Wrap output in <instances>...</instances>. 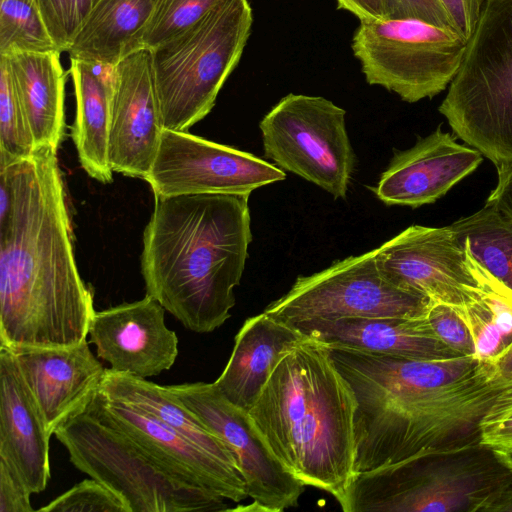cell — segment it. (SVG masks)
Returning <instances> with one entry per match:
<instances>
[{
	"label": "cell",
	"instance_id": "6da1fadb",
	"mask_svg": "<svg viewBox=\"0 0 512 512\" xmlns=\"http://www.w3.org/2000/svg\"><path fill=\"white\" fill-rule=\"evenodd\" d=\"M13 202L0 225V346L62 348L87 339L93 292L74 257L57 151L43 146L0 164Z\"/></svg>",
	"mask_w": 512,
	"mask_h": 512
},
{
	"label": "cell",
	"instance_id": "7a4b0ae2",
	"mask_svg": "<svg viewBox=\"0 0 512 512\" xmlns=\"http://www.w3.org/2000/svg\"><path fill=\"white\" fill-rule=\"evenodd\" d=\"M329 350L358 402L357 474L481 444V421L503 388L491 362Z\"/></svg>",
	"mask_w": 512,
	"mask_h": 512
},
{
	"label": "cell",
	"instance_id": "3957f363",
	"mask_svg": "<svg viewBox=\"0 0 512 512\" xmlns=\"http://www.w3.org/2000/svg\"><path fill=\"white\" fill-rule=\"evenodd\" d=\"M249 196H154L141 254L146 294L190 331L212 332L231 316L252 241Z\"/></svg>",
	"mask_w": 512,
	"mask_h": 512
},
{
	"label": "cell",
	"instance_id": "277c9868",
	"mask_svg": "<svg viewBox=\"0 0 512 512\" xmlns=\"http://www.w3.org/2000/svg\"><path fill=\"white\" fill-rule=\"evenodd\" d=\"M357 407L329 348L306 336L282 358L248 413L290 473L340 503L357 475Z\"/></svg>",
	"mask_w": 512,
	"mask_h": 512
},
{
	"label": "cell",
	"instance_id": "5b68a950",
	"mask_svg": "<svg viewBox=\"0 0 512 512\" xmlns=\"http://www.w3.org/2000/svg\"><path fill=\"white\" fill-rule=\"evenodd\" d=\"M512 471L483 444L427 454L358 473L345 512H484Z\"/></svg>",
	"mask_w": 512,
	"mask_h": 512
},
{
	"label": "cell",
	"instance_id": "8992f818",
	"mask_svg": "<svg viewBox=\"0 0 512 512\" xmlns=\"http://www.w3.org/2000/svg\"><path fill=\"white\" fill-rule=\"evenodd\" d=\"M247 0H223L198 22L151 50L163 129L188 131L215 105L250 34Z\"/></svg>",
	"mask_w": 512,
	"mask_h": 512
},
{
	"label": "cell",
	"instance_id": "52a82bcc",
	"mask_svg": "<svg viewBox=\"0 0 512 512\" xmlns=\"http://www.w3.org/2000/svg\"><path fill=\"white\" fill-rule=\"evenodd\" d=\"M439 112L496 168L512 163V0H485Z\"/></svg>",
	"mask_w": 512,
	"mask_h": 512
},
{
	"label": "cell",
	"instance_id": "ba28073f",
	"mask_svg": "<svg viewBox=\"0 0 512 512\" xmlns=\"http://www.w3.org/2000/svg\"><path fill=\"white\" fill-rule=\"evenodd\" d=\"M70 462L115 492L129 512H221L226 499L187 482L92 408L54 431Z\"/></svg>",
	"mask_w": 512,
	"mask_h": 512
},
{
	"label": "cell",
	"instance_id": "9c48e42d",
	"mask_svg": "<svg viewBox=\"0 0 512 512\" xmlns=\"http://www.w3.org/2000/svg\"><path fill=\"white\" fill-rule=\"evenodd\" d=\"M467 40L417 19L360 20L352 50L370 85L414 103L444 91L456 75Z\"/></svg>",
	"mask_w": 512,
	"mask_h": 512
},
{
	"label": "cell",
	"instance_id": "30bf717a",
	"mask_svg": "<svg viewBox=\"0 0 512 512\" xmlns=\"http://www.w3.org/2000/svg\"><path fill=\"white\" fill-rule=\"evenodd\" d=\"M345 116L324 97L290 93L259 123L264 155L334 199H345L356 164Z\"/></svg>",
	"mask_w": 512,
	"mask_h": 512
},
{
	"label": "cell",
	"instance_id": "8fae6325",
	"mask_svg": "<svg viewBox=\"0 0 512 512\" xmlns=\"http://www.w3.org/2000/svg\"><path fill=\"white\" fill-rule=\"evenodd\" d=\"M431 301L401 290L380 273L374 250L334 262L326 269L299 276L290 290L264 312L294 325L348 317L427 316Z\"/></svg>",
	"mask_w": 512,
	"mask_h": 512
},
{
	"label": "cell",
	"instance_id": "7c38bea8",
	"mask_svg": "<svg viewBox=\"0 0 512 512\" xmlns=\"http://www.w3.org/2000/svg\"><path fill=\"white\" fill-rule=\"evenodd\" d=\"M233 454L253 502L228 511L281 512L298 506L305 485L278 460L249 413L228 401L214 383L166 385Z\"/></svg>",
	"mask_w": 512,
	"mask_h": 512
},
{
	"label": "cell",
	"instance_id": "4fadbf2b",
	"mask_svg": "<svg viewBox=\"0 0 512 512\" xmlns=\"http://www.w3.org/2000/svg\"><path fill=\"white\" fill-rule=\"evenodd\" d=\"M286 178L267 161L188 133L163 129L158 151L144 180L154 196L250 195Z\"/></svg>",
	"mask_w": 512,
	"mask_h": 512
},
{
	"label": "cell",
	"instance_id": "5bb4252c",
	"mask_svg": "<svg viewBox=\"0 0 512 512\" xmlns=\"http://www.w3.org/2000/svg\"><path fill=\"white\" fill-rule=\"evenodd\" d=\"M382 276L395 287L461 309L479 293L465 249L450 225H412L374 249Z\"/></svg>",
	"mask_w": 512,
	"mask_h": 512
},
{
	"label": "cell",
	"instance_id": "9a60e30c",
	"mask_svg": "<svg viewBox=\"0 0 512 512\" xmlns=\"http://www.w3.org/2000/svg\"><path fill=\"white\" fill-rule=\"evenodd\" d=\"M109 111V163L113 172L144 179L163 130L149 48L127 54L113 67Z\"/></svg>",
	"mask_w": 512,
	"mask_h": 512
},
{
	"label": "cell",
	"instance_id": "2e32d148",
	"mask_svg": "<svg viewBox=\"0 0 512 512\" xmlns=\"http://www.w3.org/2000/svg\"><path fill=\"white\" fill-rule=\"evenodd\" d=\"M88 406L133 438L179 478L235 503L248 497L238 466L212 456L153 415L99 391Z\"/></svg>",
	"mask_w": 512,
	"mask_h": 512
},
{
	"label": "cell",
	"instance_id": "e0dca14e",
	"mask_svg": "<svg viewBox=\"0 0 512 512\" xmlns=\"http://www.w3.org/2000/svg\"><path fill=\"white\" fill-rule=\"evenodd\" d=\"M165 308L153 297L95 311L89 343L110 369L140 378L169 370L178 356V337L165 324Z\"/></svg>",
	"mask_w": 512,
	"mask_h": 512
},
{
	"label": "cell",
	"instance_id": "ac0fdd59",
	"mask_svg": "<svg viewBox=\"0 0 512 512\" xmlns=\"http://www.w3.org/2000/svg\"><path fill=\"white\" fill-rule=\"evenodd\" d=\"M482 160L477 149L458 143L439 126L411 148L394 153L374 193L388 206L431 204L471 174Z\"/></svg>",
	"mask_w": 512,
	"mask_h": 512
},
{
	"label": "cell",
	"instance_id": "d6986e66",
	"mask_svg": "<svg viewBox=\"0 0 512 512\" xmlns=\"http://www.w3.org/2000/svg\"><path fill=\"white\" fill-rule=\"evenodd\" d=\"M12 352L51 436L61 424L86 410L106 371L87 339L70 347Z\"/></svg>",
	"mask_w": 512,
	"mask_h": 512
},
{
	"label": "cell",
	"instance_id": "ffe728a7",
	"mask_svg": "<svg viewBox=\"0 0 512 512\" xmlns=\"http://www.w3.org/2000/svg\"><path fill=\"white\" fill-rule=\"evenodd\" d=\"M50 438L15 353L0 346V460L32 494L45 490L50 480Z\"/></svg>",
	"mask_w": 512,
	"mask_h": 512
},
{
	"label": "cell",
	"instance_id": "44dd1931",
	"mask_svg": "<svg viewBox=\"0 0 512 512\" xmlns=\"http://www.w3.org/2000/svg\"><path fill=\"white\" fill-rule=\"evenodd\" d=\"M292 326L328 348L416 360L463 357L437 336L427 316L348 317Z\"/></svg>",
	"mask_w": 512,
	"mask_h": 512
},
{
	"label": "cell",
	"instance_id": "7402d4cb",
	"mask_svg": "<svg viewBox=\"0 0 512 512\" xmlns=\"http://www.w3.org/2000/svg\"><path fill=\"white\" fill-rule=\"evenodd\" d=\"M305 338L294 326L264 311L247 318L215 386L228 401L248 412L282 358Z\"/></svg>",
	"mask_w": 512,
	"mask_h": 512
},
{
	"label": "cell",
	"instance_id": "603a6c76",
	"mask_svg": "<svg viewBox=\"0 0 512 512\" xmlns=\"http://www.w3.org/2000/svg\"><path fill=\"white\" fill-rule=\"evenodd\" d=\"M59 51H12L4 55L27 118L35 150L57 151L65 135L66 74Z\"/></svg>",
	"mask_w": 512,
	"mask_h": 512
},
{
	"label": "cell",
	"instance_id": "cb8c5ba5",
	"mask_svg": "<svg viewBox=\"0 0 512 512\" xmlns=\"http://www.w3.org/2000/svg\"><path fill=\"white\" fill-rule=\"evenodd\" d=\"M158 0H98L77 30L70 58L113 68L143 48V38Z\"/></svg>",
	"mask_w": 512,
	"mask_h": 512
},
{
	"label": "cell",
	"instance_id": "d4e9b609",
	"mask_svg": "<svg viewBox=\"0 0 512 512\" xmlns=\"http://www.w3.org/2000/svg\"><path fill=\"white\" fill-rule=\"evenodd\" d=\"M113 68L70 58L76 98L72 138L82 168L95 180L113 181L109 163V101Z\"/></svg>",
	"mask_w": 512,
	"mask_h": 512
},
{
	"label": "cell",
	"instance_id": "484cf974",
	"mask_svg": "<svg viewBox=\"0 0 512 512\" xmlns=\"http://www.w3.org/2000/svg\"><path fill=\"white\" fill-rule=\"evenodd\" d=\"M99 392L142 409L212 456L238 466L224 442L166 385L106 368Z\"/></svg>",
	"mask_w": 512,
	"mask_h": 512
},
{
	"label": "cell",
	"instance_id": "4316f807",
	"mask_svg": "<svg viewBox=\"0 0 512 512\" xmlns=\"http://www.w3.org/2000/svg\"><path fill=\"white\" fill-rule=\"evenodd\" d=\"M465 252L479 283V293L456 311L473 337L474 357L492 362L512 343V290L482 267L466 249Z\"/></svg>",
	"mask_w": 512,
	"mask_h": 512
},
{
	"label": "cell",
	"instance_id": "83f0119b",
	"mask_svg": "<svg viewBox=\"0 0 512 512\" xmlns=\"http://www.w3.org/2000/svg\"><path fill=\"white\" fill-rule=\"evenodd\" d=\"M450 226L469 254L512 290V214L486 201L480 210Z\"/></svg>",
	"mask_w": 512,
	"mask_h": 512
},
{
	"label": "cell",
	"instance_id": "f1b7e54d",
	"mask_svg": "<svg viewBox=\"0 0 512 512\" xmlns=\"http://www.w3.org/2000/svg\"><path fill=\"white\" fill-rule=\"evenodd\" d=\"M0 1V55L59 51L34 0Z\"/></svg>",
	"mask_w": 512,
	"mask_h": 512
},
{
	"label": "cell",
	"instance_id": "f546056e",
	"mask_svg": "<svg viewBox=\"0 0 512 512\" xmlns=\"http://www.w3.org/2000/svg\"><path fill=\"white\" fill-rule=\"evenodd\" d=\"M34 151L33 136L7 61L0 56V164L30 157Z\"/></svg>",
	"mask_w": 512,
	"mask_h": 512
},
{
	"label": "cell",
	"instance_id": "4dcf8cb0",
	"mask_svg": "<svg viewBox=\"0 0 512 512\" xmlns=\"http://www.w3.org/2000/svg\"><path fill=\"white\" fill-rule=\"evenodd\" d=\"M223 0H158L143 46L153 49L191 27Z\"/></svg>",
	"mask_w": 512,
	"mask_h": 512
},
{
	"label": "cell",
	"instance_id": "1f68e13d",
	"mask_svg": "<svg viewBox=\"0 0 512 512\" xmlns=\"http://www.w3.org/2000/svg\"><path fill=\"white\" fill-rule=\"evenodd\" d=\"M37 511L129 512L124 501L96 479H85Z\"/></svg>",
	"mask_w": 512,
	"mask_h": 512
},
{
	"label": "cell",
	"instance_id": "d6a6232c",
	"mask_svg": "<svg viewBox=\"0 0 512 512\" xmlns=\"http://www.w3.org/2000/svg\"><path fill=\"white\" fill-rule=\"evenodd\" d=\"M98 0H34L60 52L67 51L77 30Z\"/></svg>",
	"mask_w": 512,
	"mask_h": 512
},
{
	"label": "cell",
	"instance_id": "836d02e7",
	"mask_svg": "<svg viewBox=\"0 0 512 512\" xmlns=\"http://www.w3.org/2000/svg\"><path fill=\"white\" fill-rule=\"evenodd\" d=\"M480 432L481 444L512 450V384L501 389L481 421Z\"/></svg>",
	"mask_w": 512,
	"mask_h": 512
},
{
	"label": "cell",
	"instance_id": "e575fe53",
	"mask_svg": "<svg viewBox=\"0 0 512 512\" xmlns=\"http://www.w3.org/2000/svg\"><path fill=\"white\" fill-rule=\"evenodd\" d=\"M427 318L437 336L460 356H474L475 343L461 316L452 306L431 302Z\"/></svg>",
	"mask_w": 512,
	"mask_h": 512
},
{
	"label": "cell",
	"instance_id": "d590c367",
	"mask_svg": "<svg viewBox=\"0 0 512 512\" xmlns=\"http://www.w3.org/2000/svg\"><path fill=\"white\" fill-rule=\"evenodd\" d=\"M383 2L386 18L417 19L456 31L454 22L441 0H383Z\"/></svg>",
	"mask_w": 512,
	"mask_h": 512
},
{
	"label": "cell",
	"instance_id": "8d00e7d4",
	"mask_svg": "<svg viewBox=\"0 0 512 512\" xmlns=\"http://www.w3.org/2000/svg\"><path fill=\"white\" fill-rule=\"evenodd\" d=\"M32 493L22 478L0 460V512H32Z\"/></svg>",
	"mask_w": 512,
	"mask_h": 512
},
{
	"label": "cell",
	"instance_id": "74e56055",
	"mask_svg": "<svg viewBox=\"0 0 512 512\" xmlns=\"http://www.w3.org/2000/svg\"><path fill=\"white\" fill-rule=\"evenodd\" d=\"M449 12L456 31L468 40L478 22L485 0H441Z\"/></svg>",
	"mask_w": 512,
	"mask_h": 512
},
{
	"label": "cell",
	"instance_id": "f35d334b",
	"mask_svg": "<svg viewBox=\"0 0 512 512\" xmlns=\"http://www.w3.org/2000/svg\"><path fill=\"white\" fill-rule=\"evenodd\" d=\"M498 181L486 201L494 202L512 214V163L497 168Z\"/></svg>",
	"mask_w": 512,
	"mask_h": 512
},
{
	"label": "cell",
	"instance_id": "ab89813d",
	"mask_svg": "<svg viewBox=\"0 0 512 512\" xmlns=\"http://www.w3.org/2000/svg\"><path fill=\"white\" fill-rule=\"evenodd\" d=\"M338 7L350 11L360 20L385 19L383 0H337Z\"/></svg>",
	"mask_w": 512,
	"mask_h": 512
},
{
	"label": "cell",
	"instance_id": "60d3db41",
	"mask_svg": "<svg viewBox=\"0 0 512 512\" xmlns=\"http://www.w3.org/2000/svg\"><path fill=\"white\" fill-rule=\"evenodd\" d=\"M12 202L13 191L9 174L4 167H0V225L8 220Z\"/></svg>",
	"mask_w": 512,
	"mask_h": 512
},
{
	"label": "cell",
	"instance_id": "b9f144b4",
	"mask_svg": "<svg viewBox=\"0 0 512 512\" xmlns=\"http://www.w3.org/2000/svg\"><path fill=\"white\" fill-rule=\"evenodd\" d=\"M497 380L502 384H512V343L492 362Z\"/></svg>",
	"mask_w": 512,
	"mask_h": 512
},
{
	"label": "cell",
	"instance_id": "7bdbcfd3",
	"mask_svg": "<svg viewBox=\"0 0 512 512\" xmlns=\"http://www.w3.org/2000/svg\"><path fill=\"white\" fill-rule=\"evenodd\" d=\"M484 512H512V483L495 497Z\"/></svg>",
	"mask_w": 512,
	"mask_h": 512
},
{
	"label": "cell",
	"instance_id": "ee69618b",
	"mask_svg": "<svg viewBox=\"0 0 512 512\" xmlns=\"http://www.w3.org/2000/svg\"><path fill=\"white\" fill-rule=\"evenodd\" d=\"M498 458L512 471V450L493 449Z\"/></svg>",
	"mask_w": 512,
	"mask_h": 512
}]
</instances>
